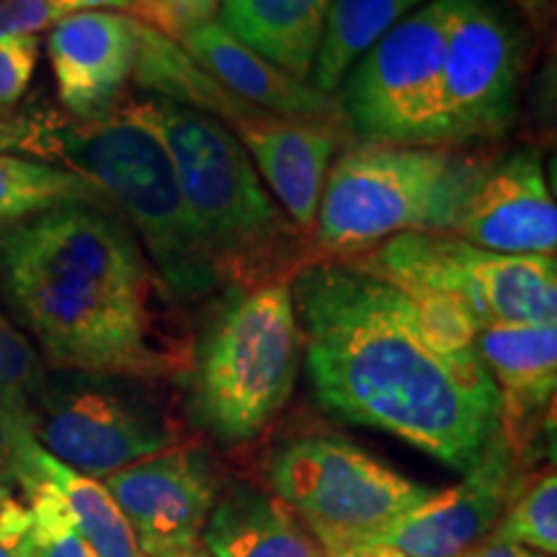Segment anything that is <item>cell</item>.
<instances>
[{
    "instance_id": "cell-4",
    "label": "cell",
    "mask_w": 557,
    "mask_h": 557,
    "mask_svg": "<svg viewBox=\"0 0 557 557\" xmlns=\"http://www.w3.org/2000/svg\"><path fill=\"white\" fill-rule=\"evenodd\" d=\"M135 107L169 150L222 287L292 282L318 261L312 240L282 212L233 132L152 96Z\"/></svg>"
},
{
    "instance_id": "cell-12",
    "label": "cell",
    "mask_w": 557,
    "mask_h": 557,
    "mask_svg": "<svg viewBox=\"0 0 557 557\" xmlns=\"http://www.w3.org/2000/svg\"><path fill=\"white\" fill-rule=\"evenodd\" d=\"M449 235L493 253L555 256L557 207L534 148L478 158L459 191Z\"/></svg>"
},
{
    "instance_id": "cell-24",
    "label": "cell",
    "mask_w": 557,
    "mask_h": 557,
    "mask_svg": "<svg viewBox=\"0 0 557 557\" xmlns=\"http://www.w3.org/2000/svg\"><path fill=\"white\" fill-rule=\"evenodd\" d=\"M60 205H109L96 186L39 160L0 152V227Z\"/></svg>"
},
{
    "instance_id": "cell-19",
    "label": "cell",
    "mask_w": 557,
    "mask_h": 557,
    "mask_svg": "<svg viewBox=\"0 0 557 557\" xmlns=\"http://www.w3.org/2000/svg\"><path fill=\"white\" fill-rule=\"evenodd\" d=\"M139 21V18H137ZM139 47L137 65L132 81L139 88L148 90L152 99H163L176 103L181 109H189L194 114L209 116L220 122L233 135L246 129L248 124L269 116L267 111L250 107L233 90H227L220 81H214L205 67L197 65L178 41H173L152 26L139 21Z\"/></svg>"
},
{
    "instance_id": "cell-11",
    "label": "cell",
    "mask_w": 557,
    "mask_h": 557,
    "mask_svg": "<svg viewBox=\"0 0 557 557\" xmlns=\"http://www.w3.org/2000/svg\"><path fill=\"white\" fill-rule=\"evenodd\" d=\"M527 37L500 0H449L436 148L496 143L519 114Z\"/></svg>"
},
{
    "instance_id": "cell-16",
    "label": "cell",
    "mask_w": 557,
    "mask_h": 557,
    "mask_svg": "<svg viewBox=\"0 0 557 557\" xmlns=\"http://www.w3.org/2000/svg\"><path fill=\"white\" fill-rule=\"evenodd\" d=\"M475 346L498 393V436L524 465L547 410L553 413L557 323L491 325L478 331Z\"/></svg>"
},
{
    "instance_id": "cell-36",
    "label": "cell",
    "mask_w": 557,
    "mask_h": 557,
    "mask_svg": "<svg viewBox=\"0 0 557 557\" xmlns=\"http://www.w3.org/2000/svg\"><path fill=\"white\" fill-rule=\"evenodd\" d=\"M333 557H406V555H400L398 549L382 545V542H369V545L354 547V549H348V553H341Z\"/></svg>"
},
{
    "instance_id": "cell-37",
    "label": "cell",
    "mask_w": 557,
    "mask_h": 557,
    "mask_svg": "<svg viewBox=\"0 0 557 557\" xmlns=\"http://www.w3.org/2000/svg\"><path fill=\"white\" fill-rule=\"evenodd\" d=\"M163 557H212V555H209L201 545H194V547H186V549H176V553H169Z\"/></svg>"
},
{
    "instance_id": "cell-31",
    "label": "cell",
    "mask_w": 557,
    "mask_h": 557,
    "mask_svg": "<svg viewBox=\"0 0 557 557\" xmlns=\"http://www.w3.org/2000/svg\"><path fill=\"white\" fill-rule=\"evenodd\" d=\"M29 426L0 408V500L16 498L21 491V442Z\"/></svg>"
},
{
    "instance_id": "cell-14",
    "label": "cell",
    "mask_w": 557,
    "mask_h": 557,
    "mask_svg": "<svg viewBox=\"0 0 557 557\" xmlns=\"http://www.w3.org/2000/svg\"><path fill=\"white\" fill-rule=\"evenodd\" d=\"M521 465L496 436L457 485L434 491L382 534L406 557H465L504 517L521 483Z\"/></svg>"
},
{
    "instance_id": "cell-3",
    "label": "cell",
    "mask_w": 557,
    "mask_h": 557,
    "mask_svg": "<svg viewBox=\"0 0 557 557\" xmlns=\"http://www.w3.org/2000/svg\"><path fill=\"white\" fill-rule=\"evenodd\" d=\"M0 152L58 165L96 186L137 235L178 305L222 289L169 150L132 99L94 122L37 109L0 111Z\"/></svg>"
},
{
    "instance_id": "cell-21",
    "label": "cell",
    "mask_w": 557,
    "mask_h": 557,
    "mask_svg": "<svg viewBox=\"0 0 557 557\" xmlns=\"http://www.w3.org/2000/svg\"><path fill=\"white\" fill-rule=\"evenodd\" d=\"M201 537L212 557H329L287 504L261 491L214 506Z\"/></svg>"
},
{
    "instance_id": "cell-5",
    "label": "cell",
    "mask_w": 557,
    "mask_h": 557,
    "mask_svg": "<svg viewBox=\"0 0 557 557\" xmlns=\"http://www.w3.org/2000/svg\"><path fill=\"white\" fill-rule=\"evenodd\" d=\"M302 361L292 282L222 287L191 348L189 408L218 442L256 438L287 406Z\"/></svg>"
},
{
    "instance_id": "cell-38",
    "label": "cell",
    "mask_w": 557,
    "mask_h": 557,
    "mask_svg": "<svg viewBox=\"0 0 557 557\" xmlns=\"http://www.w3.org/2000/svg\"><path fill=\"white\" fill-rule=\"evenodd\" d=\"M129 3H132V11H135L137 3H143V0H129ZM132 11H129V13H132Z\"/></svg>"
},
{
    "instance_id": "cell-8",
    "label": "cell",
    "mask_w": 557,
    "mask_h": 557,
    "mask_svg": "<svg viewBox=\"0 0 557 557\" xmlns=\"http://www.w3.org/2000/svg\"><path fill=\"white\" fill-rule=\"evenodd\" d=\"M269 478L276 498L329 557L380 540L434 493L341 436L284 444L271 459Z\"/></svg>"
},
{
    "instance_id": "cell-1",
    "label": "cell",
    "mask_w": 557,
    "mask_h": 557,
    "mask_svg": "<svg viewBox=\"0 0 557 557\" xmlns=\"http://www.w3.org/2000/svg\"><path fill=\"white\" fill-rule=\"evenodd\" d=\"M292 299L320 408L457 472L498 436L496 385L462 312L329 259L292 278Z\"/></svg>"
},
{
    "instance_id": "cell-26",
    "label": "cell",
    "mask_w": 557,
    "mask_h": 557,
    "mask_svg": "<svg viewBox=\"0 0 557 557\" xmlns=\"http://www.w3.org/2000/svg\"><path fill=\"white\" fill-rule=\"evenodd\" d=\"M21 493L29 498L32 557H96L67 506L37 472L21 468Z\"/></svg>"
},
{
    "instance_id": "cell-6",
    "label": "cell",
    "mask_w": 557,
    "mask_h": 557,
    "mask_svg": "<svg viewBox=\"0 0 557 557\" xmlns=\"http://www.w3.org/2000/svg\"><path fill=\"white\" fill-rule=\"evenodd\" d=\"M480 156L423 145L348 139L331 163L312 248L318 261H354L403 233L449 235Z\"/></svg>"
},
{
    "instance_id": "cell-30",
    "label": "cell",
    "mask_w": 557,
    "mask_h": 557,
    "mask_svg": "<svg viewBox=\"0 0 557 557\" xmlns=\"http://www.w3.org/2000/svg\"><path fill=\"white\" fill-rule=\"evenodd\" d=\"M65 13L54 0H0V37L47 32Z\"/></svg>"
},
{
    "instance_id": "cell-10",
    "label": "cell",
    "mask_w": 557,
    "mask_h": 557,
    "mask_svg": "<svg viewBox=\"0 0 557 557\" xmlns=\"http://www.w3.org/2000/svg\"><path fill=\"white\" fill-rule=\"evenodd\" d=\"M449 0H429L374 41L336 90L354 139L436 148Z\"/></svg>"
},
{
    "instance_id": "cell-7",
    "label": "cell",
    "mask_w": 557,
    "mask_h": 557,
    "mask_svg": "<svg viewBox=\"0 0 557 557\" xmlns=\"http://www.w3.org/2000/svg\"><path fill=\"white\" fill-rule=\"evenodd\" d=\"M408 297L449 305L475 325L557 323L555 256L493 253L444 233H403L346 261Z\"/></svg>"
},
{
    "instance_id": "cell-29",
    "label": "cell",
    "mask_w": 557,
    "mask_h": 557,
    "mask_svg": "<svg viewBox=\"0 0 557 557\" xmlns=\"http://www.w3.org/2000/svg\"><path fill=\"white\" fill-rule=\"evenodd\" d=\"M222 0H143L132 16L173 41L218 18Z\"/></svg>"
},
{
    "instance_id": "cell-22",
    "label": "cell",
    "mask_w": 557,
    "mask_h": 557,
    "mask_svg": "<svg viewBox=\"0 0 557 557\" xmlns=\"http://www.w3.org/2000/svg\"><path fill=\"white\" fill-rule=\"evenodd\" d=\"M21 468L37 472L58 493L96 557H143L135 532L107 485L54 459L32 431L21 442Z\"/></svg>"
},
{
    "instance_id": "cell-13",
    "label": "cell",
    "mask_w": 557,
    "mask_h": 557,
    "mask_svg": "<svg viewBox=\"0 0 557 557\" xmlns=\"http://www.w3.org/2000/svg\"><path fill=\"white\" fill-rule=\"evenodd\" d=\"M101 483L120 504L143 557H163L199 545L218 498L205 457L186 447L160 451Z\"/></svg>"
},
{
    "instance_id": "cell-9",
    "label": "cell",
    "mask_w": 557,
    "mask_h": 557,
    "mask_svg": "<svg viewBox=\"0 0 557 557\" xmlns=\"http://www.w3.org/2000/svg\"><path fill=\"white\" fill-rule=\"evenodd\" d=\"M148 387V382L103 374H47L32 406L29 429L62 465L103 480L178 447L176 423Z\"/></svg>"
},
{
    "instance_id": "cell-32",
    "label": "cell",
    "mask_w": 557,
    "mask_h": 557,
    "mask_svg": "<svg viewBox=\"0 0 557 557\" xmlns=\"http://www.w3.org/2000/svg\"><path fill=\"white\" fill-rule=\"evenodd\" d=\"M0 557H32V511L18 498L0 500Z\"/></svg>"
},
{
    "instance_id": "cell-34",
    "label": "cell",
    "mask_w": 557,
    "mask_h": 557,
    "mask_svg": "<svg viewBox=\"0 0 557 557\" xmlns=\"http://www.w3.org/2000/svg\"><path fill=\"white\" fill-rule=\"evenodd\" d=\"M508 3L521 13L529 24L537 26V29L547 26L549 11H553V0H508Z\"/></svg>"
},
{
    "instance_id": "cell-25",
    "label": "cell",
    "mask_w": 557,
    "mask_h": 557,
    "mask_svg": "<svg viewBox=\"0 0 557 557\" xmlns=\"http://www.w3.org/2000/svg\"><path fill=\"white\" fill-rule=\"evenodd\" d=\"M493 537L517 542L547 557L557 553V478L549 468L537 478L521 480L504 517L498 519Z\"/></svg>"
},
{
    "instance_id": "cell-2",
    "label": "cell",
    "mask_w": 557,
    "mask_h": 557,
    "mask_svg": "<svg viewBox=\"0 0 557 557\" xmlns=\"http://www.w3.org/2000/svg\"><path fill=\"white\" fill-rule=\"evenodd\" d=\"M0 299L45 367L156 385L189 374L178 302L109 205L0 227Z\"/></svg>"
},
{
    "instance_id": "cell-35",
    "label": "cell",
    "mask_w": 557,
    "mask_h": 557,
    "mask_svg": "<svg viewBox=\"0 0 557 557\" xmlns=\"http://www.w3.org/2000/svg\"><path fill=\"white\" fill-rule=\"evenodd\" d=\"M65 11H132L129 0H54Z\"/></svg>"
},
{
    "instance_id": "cell-33",
    "label": "cell",
    "mask_w": 557,
    "mask_h": 557,
    "mask_svg": "<svg viewBox=\"0 0 557 557\" xmlns=\"http://www.w3.org/2000/svg\"><path fill=\"white\" fill-rule=\"evenodd\" d=\"M465 557H547V555L534 553V549L529 547H521L517 542H508V540L487 534V537L480 542L478 547H472Z\"/></svg>"
},
{
    "instance_id": "cell-23",
    "label": "cell",
    "mask_w": 557,
    "mask_h": 557,
    "mask_svg": "<svg viewBox=\"0 0 557 557\" xmlns=\"http://www.w3.org/2000/svg\"><path fill=\"white\" fill-rule=\"evenodd\" d=\"M426 3L429 0H333L312 62L310 86L336 96L354 62Z\"/></svg>"
},
{
    "instance_id": "cell-28",
    "label": "cell",
    "mask_w": 557,
    "mask_h": 557,
    "mask_svg": "<svg viewBox=\"0 0 557 557\" xmlns=\"http://www.w3.org/2000/svg\"><path fill=\"white\" fill-rule=\"evenodd\" d=\"M41 52L39 34L0 37V111L16 109L29 90Z\"/></svg>"
},
{
    "instance_id": "cell-15",
    "label": "cell",
    "mask_w": 557,
    "mask_h": 557,
    "mask_svg": "<svg viewBox=\"0 0 557 557\" xmlns=\"http://www.w3.org/2000/svg\"><path fill=\"white\" fill-rule=\"evenodd\" d=\"M139 21L124 11H73L47 29L58 101L75 122H94L124 101L137 65Z\"/></svg>"
},
{
    "instance_id": "cell-17",
    "label": "cell",
    "mask_w": 557,
    "mask_h": 557,
    "mask_svg": "<svg viewBox=\"0 0 557 557\" xmlns=\"http://www.w3.org/2000/svg\"><path fill=\"white\" fill-rule=\"evenodd\" d=\"M238 143L282 212L305 238L312 240L320 197L338 150L351 137L346 127L320 122L263 116L240 129Z\"/></svg>"
},
{
    "instance_id": "cell-18",
    "label": "cell",
    "mask_w": 557,
    "mask_h": 557,
    "mask_svg": "<svg viewBox=\"0 0 557 557\" xmlns=\"http://www.w3.org/2000/svg\"><path fill=\"white\" fill-rule=\"evenodd\" d=\"M178 45L214 81H220L250 107L282 116V120L346 127L344 111H341L336 96L312 88L308 81H299L287 70L261 58L259 52L235 39L227 29H222L218 18L184 34Z\"/></svg>"
},
{
    "instance_id": "cell-27",
    "label": "cell",
    "mask_w": 557,
    "mask_h": 557,
    "mask_svg": "<svg viewBox=\"0 0 557 557\" xmlns=\"http://www.w3.org/2000/svg\"><path fill=\"white\" fill-rule=\"evenodd\" d=\"M45 380L47 367L39 351L0 308V408L29 426L32 406Z\"/></svg>"
},
{
    "instance_id": "cell-20",
    "label": "cell",
    "mask_w": 557,
    "mask_h": 557,
    "mask_svg": "<svg viewBox=\"0 0 557 557\" xmlns=\"http://www.w3.org/2000/svg\"><path fill=\"white\" fill-rule=\"evenodd\" d=\"M333 0H222L218 24L235 39L310 83Z\"/></svg>"
}]
</instances>
